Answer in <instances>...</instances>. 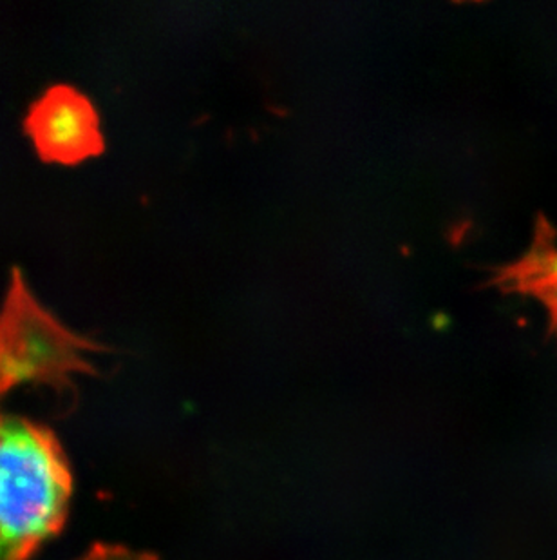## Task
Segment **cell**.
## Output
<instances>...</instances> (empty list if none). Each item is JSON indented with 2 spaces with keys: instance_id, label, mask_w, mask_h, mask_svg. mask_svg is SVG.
<instances>
[{
  "instance_id": "3",
  "label": "cell",
  "mask_w": 557,
  "mask_h": 560,
  "mask_svg": "<svg viewBox=\"0 0 557 560\" xmlns=\"http://www.w3.org/2000/svg\"><path fill=\"white\" fill-rule=\"evenodd\" d=\"M27 131L38 153L49 162L76 164L104 148L95 107L79 91L58 85L35 102Z\"/></svg>"
},
{
  "instance_id": "4",
  "label": "cell",
  "mask_w": 557,
  "mask_h": 560,
  "mask_svg": "<svg viewBox=\"0 0 557 560\" xmlns=\"http://www.w3.org/2000/svg\"><path fill=\"white\" fill-rule=\"evenodd\" d=\"M501 292L531 298L548 317V330L557 339V233L545 218L537 220L531 247L493 276Z\"/></svg>"
},
{
  "instance_id": "1",
  "label": "cell",
  "mask_w": 557,
  "mask_h": 560,
  "mask_svg": "<svg viewBox=\"0 0 557 560\" xmlns=\"http://www.w3.org/2000/svg\"><path fill=\"white\" fill-rule=\"evenodd\" d=\"M69 495L71 477L55 439L0 413V560H24L49 539Z\"/></svg>"
},
{
  "instance_id": "2",
  "label": "cell",
  "mask_w": 557,
  "mask_h": 560,
  "mask_svg": "<svg viewBox=\"0 0 557 560\" xmlns=\"http://www.w3.org/2000/svg\"><path fill=\"white\" fill-rule=\"evenodd\" d=\"M85 349L33 302L24 281L15 278L0 314V392L24 381H49L79 371Z\"/></svg>"
}]
</instances>
